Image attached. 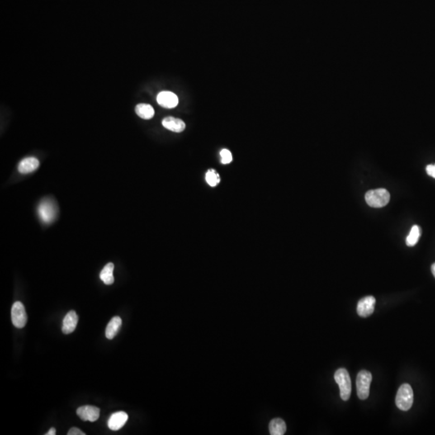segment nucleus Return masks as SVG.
<instances>
[{
    "mask_svg": "<svg viewBox=\"0 0 435 435\" xmlns=\"http://www.w3.org/2000/svg\"><path fill=\"white\" fill-rule=\"evenodd\" d=\"M413 403V392L409 384H402L398 389L396 397V404L398 409L407 411L410 409Z\"/></svg>",
    "mask_w": 435,
    "mask_h": 435,
    "instance_id": "2",
    "label": "nucleus"
},
{
    "mask_svg": "<svg viewBox=\"0 0 435 435\" xmlns=\"http://www.w3.org/2000/svg\"><path fill=\"white\" fill-rule=\"evenodd\" d=\"M427 172L431 177L435 178V165H429V166H427Z\"/></svg>",
    "mask_w": 435,
    "mask_h": 435,
    "instance_id": "22",
    "label": "nucleus"
},
{
    "mask_svg": "<svg viewBox=\"0 0 435 435\" xmlns=\"http://www.w3.org/2000/svg\"><path fill=\"white\" fill-rule=\"evenodd\" d=\"M78 317L74 310H71L65 317L62 325V332L65 335H68L74 332L77 327Z\"/></svg>",
    "mask_w": 435,
    "mask_h": 435,
    "instance_id": "12",
    "label": "nucleus"
},
{
    "mask_svg": "<svg viewBox=\"0 0 435 435\" xmlns=\"http://www.w3.org/2000/svg\"><path fill=\"white\" fill-rule=\"evenodd\" d=\"M157 102L165 108H174L178 104V98L170 91H162L157 95Z\"/></svg>",
    "mask_w": 435,
    "mask_h": 435,
    "instance_id": "9",
    "label": "nucleus"
},
{
    "mask_svg": "<svg viewBox=\"0 0 435 435\" xmlns=\"http://www.w3.org/2000/svg\"><path fill=\"white\" fill-rule=\"evenodd\" d=\"M270 435H283L286 432V424L284 420L281 418H274L270 422L269 426Z\"/></svg>",
    "mask_w": 435,
    "mask_h": 435,
    "instance_id": "15",
    "label": "nucleus"
},
{
    "mask_svg": "<svg viewBox=\"0 0 435 435\" xmlns=\"http://www.w3.org/2000/svg\"><path fill=\"white\" fill-rule=\"evenodd\" d=\"M56 433H57V432H56V429L51 428L46 434H45V435H55Z\"/></svg>",
    "mask_w": 435,
    "mask_h": 435,
    "instance_id": "23",
    "label": "nucleus"
},
{
    "mask_svg": "<svg viewBox=\"0 0 435 435\" xmlns=\"http://www.w3.org/2000/svg\"><path fill=\"white\" fill-rule=\"evenodd\" d=\"M135 111L136 115L144 120H150L154 116V109L149 104H138L135 106Z\"/></svg>",
    "mask_w": 435,
    "mask_h": 435,
    "instance_id": "16",
    "label": "nucleus"
},
{
    "mask_svg": "<svg viewBox=\"0 0 435 435\" xmlns=\"http://www.w3.org/2000/svg\"><path fill=\"white\" fill-rule=\"evenodd\" d=\"M11 320L16 328L21 329L25 327L28 320L25 305L20 301H16L11 308Z\"/></svg>",
    "mask_w": 435,
    "mask_h": 435,
    "instance_id": "6",
    "label": "nucleus"
},
{
    "mask_svg": "<svg viewBox=\"0 0 435 435\" xmlns=\"http://www.w3.org/2000/svg\"><path fill=\"white\" fill-rule=\"evenodd\" d=\"M40 162L35 157H27L19 163L18 170L22 174H28L39 168Z\"/></svg>",
    "mask_w": 435,
    "mask_h": 435,
    "instance_id": "11",
    "label": "nucleus"
},
{
    "mask_svg": "<svg viewBox=\"0 0 435 435\" xmlns=\"http://www.w3.org/2000/svg\"><path fill=\"white\" fill-rule=\"evenodd\" d=\"M221 156V162L224 165L231 163L232 162V155L230 151L228 149H223L220 153Z\"/></svg>",
    "mask_w": 435,
    "mask_h": 435,
    "instance_id": "20",
    "label": "nucleus"
},
{
    "mask_svg": "<svg viewBox=\"0 0 435 435\" xmlns=\"http://www.w3.org/2000/svg\"><path fill=\"white\" fill-rule=\"evenodd\" d=\"M375 299L374 297L368 296L361 299L357 305V313L360 317L367 318L373 314Z\"/></svg>",
    "mask_w": 435,
    "mask_h": 435,
    "instance_id": "7",
    "label": "nucleus"
},
{
    "mask_svg": "<svg viewBox=\"0 0 435 435\" xmlns=\"http://www.w3.org/2000/svg\"><path fill=\"white\" fill-rule=\"evenodd\" d=\"M77 414L82 421L93 422L100 418V409L92 405H84L77 409Z\"/></svg>",
    "mask_w": 435,
    "mask_h": 435,
    "instance_id": "8",
    "label": "nucleus"
},
{
    "mask_svg": "<svg viewBox=\"0 0 435 435\" xmlns=\"http://www.w3.org/2000/svg\"><path fill=\"white\" fill-rule=\"evenodd\" d=\"M68 435H85L86 434L84 432H82L81 430L79 429L76 428V427H73V428H71L69 431H68V433H67Z\"/></svg>",
    "mask_w": 435,
    "mask_h": 435,
    "instance_id": "21",
    "label": "nucleus"
},
{
    "mask_svg": "<svg viewBox=\"0 0 435 435\" xmlns=\"http://www.w3.org/2000/svg\"><path fill=\"white\" fill-rule=\"evenodd\" d=\"M421 234H422V230H421V228H420L419 226H413L412 229H411L410 232H409V235L406 238L407 246L413 247V246L416 245L418 240H419Z\"/></svg>",
    "mask_w": 435,
    "mask_h": 435,
    "instance_id": "18",
    "label": "nucleus"
},
{
    "mask_svg": "<svg viewBox=\"0 0 435 435\" xmlns=\"http://www.w3.org/2000/svg\"><path fill=\"white\" fill-rule=\"evenodd\" d=\"M114 264L108 263L103 268L102 272H100V279L103 281L105 285H112L115 278L113 276V272H114Z\"/></svg>",
    "mask_w": 435,
    "mask_h": 435,
    "instance_id": "17",
    "label": "nucleus"
},
{
    "mask_svg": "<svg viewBox=\"0 0 435 435\" xmlns=\"http://www.w3.org/2000/svg\"><path fill=\"white\" fill-rule=\"evenodd\" d=\"M335 380L339 386L342 400H348L351 394V380L348 371L345 368L338 369L335 373Z\"/></svg>",
    "mask_w": 435,
    "mask_h": 435,
    "instance_id": "4",
    "label": "nucleus"
},
{
    "mask_svg": "<svg viewBox=\"0 0 435 435\" xmlns=\"http://www.w3.org/2000/svg\"><path fill=\"white\" fill-rule=\"evenodd\" d=\"M431 271H432V273H433V275L435 277V263L433 264L432 266H431Z\"/></svg>",
    "mask_w": 435,
    "mask_h": 435,
    "instance_id": "24",
    "label": "nucleus"
},
{
    "mask_svg": "<svg viewBox=\"0 0 435 435\" xmlns=\"http://www.w3.org/2000/svg\"><path fill=\"white\" fill-rule=\"evenodd\" d=\"M205 181L207 182L208 185H210V186L214 187V186H216L220 182V177H219V173L216 171L211 169V170H209L206 172V174H205Z\"/></svg>",
    "mask_w": 435,
    "mask_h": 435,
    "instance_id": "19",
    "label": "nucleus"
},
{
    "mask_svg": "<svg viewBox=\"0 0 435 435\" xmlns=\"http://www.w3.org/2000/svg\"><path fill=\"white\" fill-rule=\"evenodd\" d=\"M58 211V206L53 199H44L38 205V214L44 223H53L55 220Z\"/></svg>",
    "mask_w": 435,
    "mask_h": 435,
    "instance_id": "1",
    "label": "nucleus"
},
{
    "mask_svg": "<svg viewBox=\"0 0 435 435\" xmlns=\"http://www.w3.org/2000/svg\"><path fill=\"white\" fill-rule=\"evenodd\" d=\"M365 200L371 207H383L389 203L390 195L385 189L369 190L365 195Z\"/></svg>",
    "mask_w": 435,
    "mask_h": 435,
    "instance_id": "3",
    "label": "nucleus"
},
{
    "mask_svg": "<svg viewBox=\"0 0 435 435\" xmlns=\"http://www.w3.org/2000/svg\"><path fill=\"white\" fill-rule=\"evenodd\" d=\"M371 380L372 376L370 371L363 370L359 372L356 379V389L357 395L361 400H366L368 398Z\"/></svg>",
    "mask_w": 435,
    "mask_h": 435,
    "instance_id": "5",
    "label": "nucleus"
},
{
    "mask_svg": "<svg viewBox=\"0 0 435 435\" xmlns=\"http://www.w3.org/2000/svg\"><path fill=\"white\" fill-rule=\"evenodd\" d=\"M128 419V415L124 411L116 412L111 414L107 422V426L111 431H117L126 424Z\"/></svg>",
    "mask_w": 435,
    "mask_h": 435,
    "instance_id": "10",
    "label": "nucleus"
},
{
    "mask_svg": "<svg viewBox=\"0 0 435 435\" xmlns=\"http://www.w3.org/2000/svg\"><path fill=\"white\" fill-rule=\"evenodd\" d=\"M122 326V319L120 317L115 316L111 318L110 323L107 325L106 328V337L108 339H113L118 332H120Z\"/></svg>",
    "mask_w": 435,
    "mask_h": 435,
    "instance_id": "14",
    "label": "nucleus"
},
{
    "mask_svg": "<svg viewBox=\"0 0 435 435\" xmlns=\"http://www.w3.org/2000/svg\"><path fill=\"white\" fill-rule=\"evenodd\" d=\"M162 125L166 129L173 133H181L186 129V124L184 121L174 117H166L162 120Z\"/></svg>",
    "mask_w": 435,
    "mask_h": 435,
    "instance_id": "13",
    "label": "nucleus"
}]
</instances>
